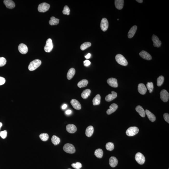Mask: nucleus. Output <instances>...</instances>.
<instances>
[{"mask_svg": "<svg viewBox=\"0 0 169 169\" xmlns=\"http://www.w3.org/2000/svg\"><path fill=\"white\" fill-rule=\"evenodd\" d=\"M41 64V61L39 60H34L30 63L28 69L30 71H33L40 66Z\"/></svg>", "mask_w": 169, "mask_h": 169, "instance_id": "1", "label": "nucleus"}, {"mask_svg": "<svg viewBox=\"0 0 169 169\" xmlns=\"http://www.w3.org/2000/svg\"><path fill=\"white\" fill-rule=\"evenodd\" d=\"M115 59L116 62L121 65L126 66L128 64L127 61L124 57L121 54H117L115 57Z\"/></svg>", "mask_w": 169, "mask_h": 169, "instance_id": "2", "label": "nucleus"}, {"mask_svg": "<svg viewBox=\"0 0 169 169\" xmlns=\"http://www.w3.org/2000/svg\"><path fill=\"white\" fill-rule=\"evenodd\" d=\"M63 149L66 153L69 154H74L75 152V149L74 146L70 143H67L65 144L63 147Z\"/></svg>", "mask_w": 169, "mask_h": 169, "instance_id": "3", "label": "nucleus"}, {"mask_svg": "<svg viewBox=\"0 0 169 169\" xmlns=\"http://www.w3.org/2000/svg\"><path fill=\"white\" fill-rule=\"evenodd\" d=\"M139 129L136 127L129 128L126 131V134L128 136H133L136 135L139 132Z\"/></svg>", "mask_w": 169, "mask_h": 169, "instance_id": "4", "label": "nucleus"}, {"mask_svg": "<svg viewBox=\"0 0 169 169\" xmlns=\"http://www.w3.org/2000/svg\"><path fill=\"white\" fill-rule=\"evenodd\" d=\"M135 160L139 164L142 165L144 163L145 158L143 154L140 153H136L135 156Z\"/></svg>", "mask_w": 169, "mask_h": 169, "instance_id": "5", "label": "nucleus"}, {"mask_svg": "<svg viewBox=\"0 0 169 169\" xmlns=\"http://www.w3.org/2000/svg\"><path fill=\"white\" fill-rule=\"evenodd\" d=\"M53 48V45L52 40L51 39H48L46 41V46H45L44 50L46 52H51Z\"/></svg>", "mask_w": 169, "mask_h": 169, "instance_id": "6", "label": "nucleus"}, {"mask_svg": "<svg viewBox=\"0 0 169 169\" xmlns=\"http://www.w3.org/2000/svg\"><path fill=\"white\" fill-rule=\"evenodd\" d=\"M50 8L49 4L46 3H43L40 4L39 5L38 9L40 12H45L47 11Z\"/></svg>", "mask_w": 169, "mask_h": 169, "instance_id": "7", "label": "nucleus"}, {"mask_svg": "<svg viewBox=\"0 0 169 169\" xmlns=\"http://www.w3.org/2000/svg\"><path fill=\"white\" fill-rule=\"evenodd\" d=\"M160 96L162 100L164 102H166L168 101L169 94L167 90L165 89L162 90L160 93Z\"/></svg>", "mask_w": 169, "mask_h": 169, "instance_id": "8", "label": "nucleus"}, {"mask_svg": "<svg viewBox=\"0 0 169 169\" xmlns=\"http://www.w3.org/2000/svg\"><path fill=\"white\" fill-rule=\"evenodd\" d=\"M100 27L102 30L104 32L108 30V22L106 18H103L102 19Z\"/></svg>", "mask_w": 169, "mask_h": 169, "instance_id": "9", "label": "nucleus"}, {"mask_svg": "<svg viewBox=\"0 0 169 169\" xmlns=\"http://www.w3.org/2000/svg\"><path fill=\"white\" fill-rule=\"evenodd\" d=\"M107 82L109 85L113 88H116L118 87L117 80L116 78H109L107 80Z\"/></svg>", "mask_w": 169, "mask_h": 169, "instance_id": "10", "label": "nucleus"}, {"mask_svg": "<svg viewBox=\"0 0 169 169\" xmlns=\"http://www.w3.org/2000/svg\"><path fill=\"white\" fill-rule=\"evenodd\" d=\"M152 40L153 42V45L154 47H159L161 45V42L157 36L153 35L152 37Z\"/></svg>", "mask_w": 169, "mask_h": 169, "instance_id": "11", "label": "nucleus"}, {"mask_svg": "<svg viewBox=\"0 0 169 169\" xmlns=\"http://www.w3.org/2000/svg\"><path fill=\"white\" fill-rule=\"evenodd\" d=\"M139 55L143 59L147 60H150L152 59V57L150 54L145 51H141L139 53Z\"/></svg>", "mask_w": 169, "mask_h": 169, "instance_id": "12", "label": "nucleus"}, {"mask_svg": "<svg viewBox=\"0 0 169 169\" xmlns=\"http://www.w3.org/2000/svg\"><path fill=\"white\" fill-rule=\"evenodd\" d=\"M18 50L22 54H26L28 51V47L25 44H20L19 46Z\"/></svg>", "mask_w": 169, "mask_h": 169, "instance_id": "13", "label": "nucleus"}, {"mask_svg": "<svg viewBox=\"0 0 169 169\" xmlns=\"http://www.w3.org/2000/svg\"><path fill=\"white\" fill-rule=\"evenodd\" d=\"M71 105L75 109L79 110L81 109V106L80 103L76 100L75 99L71 100Z\"/></svg>", "mask_w": 169, "mask_h": 169, "instance_id": "14", "label": "nucleus"}, {"mask_svg": "<svg viewBox=\"0 0 169 169\" xmlns=\"http://www.w3.org/2000/svg\"><path fill=\"white\" fill-rule=\"evenodd\" d=\"M66 130L68 133L73 134L77 131V128L74 124H69L67 126Z\"/></svg>", "mask_w": 169, "mask_h": 169, "instance_id": "15", "label": "nucleus"}, {"mask_svg": "<svg viewBox=\"0 0 169 169\" xmlns=\"http://www.w3.org/2000/svg\"><path fill=\"white\" fill-rule=\"evenodd\" d=\"M4 3L6 7L9 9H12L15 7V3L11 0H5Z\"/></svg>", "mask_w": 169, "mask_h": 169, "instance_id": "16", "label": "nucleus"}, {"mask_svg": "<svg viewBox=\"0 0 169 169\" xmlns=\"http://www.w3.org/2000/svg\"><path fill=\"white\" fill-rule=\"evenodd\" d=\"M117 96V93L116 92L113 91L112 92V94H110L107 95L105 99L107 101L110 102L113 100L114 99L116 98Z\"/></svg>", "mask_w": 169, "mask_h": 169, "instance_id": "17", "label": "nucleus"}, {"mask_svg": "<svg viewBox=\"0 0 169 169\" xmlns=\"http://www.w3.org/2000/svg\"><path fill=\"white\" fill-rule=\"evenodd\" d=\"M118 105L116 104L113 103L110 106V108L108 109L107 111V113L108 115H110L114 113L118 108Z\"/></svg>", "mask_w": 169, "mask_h": 169, "instance_id": "18", "label": "nucleus"}, {"mask_svg": "<svg viewBox=\"0 0 169 169\" xmlns=\"http://www.w3.org/2000/svg\"><path fill=\"white\" fill-rule=\"evenodd\" d=\"M138 90L140 94L144 95L147 92V88L144 84L143 83H140L138 86Z\"/></svg>", "mask_w": 169, "mask_h": 169, "instance_id": "19", "label": "nucleus"}, {"mask_svg": "<svg viewBox=\"0 0 169 169\" xmlns=\"http://www.w3.org/2000/svg\"><path fill=\"white\" fill-rule=\"evenodd\" d=\"M109 162L110 166L114 168L117 165L118 162L116 157L112 156L110 158Z\"/></svg>", "mask_w": 169, "mask_h": 169, "instance_id": "20", "label": "nucleus"}, {"mask_svg": "<svg viewBox=\"0 0 169 169\" xmlns=\"http://www.w3.org/2000/svg\"><path fill=\"white\" fill-rule=\"evenodd\" d=\"M124 1L123 0H115V5L116 9L121 10L123 8Z\"/></svg>", "mask_w": 169, "mask_h": 169, "instance_id": "21", "label": "nucleus"}, {"mask_svg": "<svg viewBox=\"0 0 169 169\" xmlns=\"http://www.w3.org/2000/svg\"><path fill=\"white\" fill-rule=\"evenodd\" d=\"M137 29V27L136 26H134L131 28L128 33V37L129 38H132L134 37Z\"/></svg>", "mask_w": 169, "mask_h": 169, "instance_id": "22", "label": "nucleus"}, {"mask_svg": "<svg viewBox=\"0 0 169 169\" xmlns=\"http://www.w3.org/2000/svg\"><path fill=\"white\" fill-rule=\"evenodd\" d=\"M136 110L140 115L142 117H144L145 116L146 113L145 111L142 107L141 106L138 105L137 106L136 108Z\"/></svg>", "mask_w": 169, "mask_h": 169, "instance_id": "23", "label": "nucleus"}, {"mask_svg": "<svg viewBox=\"0 0 169 169\" xmlns=\"http://www.w3.org/2000/svg\"><path fill=\"white\" fill-rule=\"evenodd\" d=\"M145 113L147 116L149 120L152 122H154L156 120V118L153 113L150 112L148 110H145Z\"/></svg>", "mask_w": 169, "mask_h": 169, "instance_id": "24", "label": "nucleus"}, {"mask_svg": "<svg viewBox=\"0 0 169 169\" xmlns=\"http://www.w3.org/2000/svg\"><path fill=\"white\" fill-rule=\"evenodd\" d=\"M94 128L92 126H90L87 127L86 130V135L88 137L92 136L94 132Z\"/></svg>", "mask_w": 169, "mask_h": 169, "instance_id": "25", "label": "nucleus"}, {"mask_svg": "<svg viewBox=\"0 0 169 169\" xmlns=\"http://www.w3.org/2000/svg\"><path fill=\"white\" fill-rule=\"evenodd\" d=\"M75 73V69L74 68H71L69 69L67 73V77L68 79L70 80L73 77Z\"/></svg>", "mask_w": 169, "mask_h": 169, "instance_id": "26", "label": "nucleus"}, {"mask_svg": "<svg viewBox=\"0 0 169 169\" xmlns=\"http://www.w3.org/2000/svg\"><path fill=\"white\" fill-rule=\"evenodd\" d=\"M101 97L100 95L99 94H97L93 99L92 101L93 105L96 106L100 104L101 102Z\"/></svg>", "mask_w": 169, "mask_h": 169, "instance_id": "27", "label": "nucleus"}, {"mask_svg": "<svg viewBox=\"0 0 169 169\" xmlns=\"http://www.w3.org/2000/svg\"><path fill=\"white\" fill-rule=\"evenodd\" d=\"M91 93V90L89 89H87L84 90L81 94L82 97L84 99H86L90 95Z\"/></svg>", "mask_w": 169, "mask_h": 169, "instance_id": "28", "label": "nucleus"}, {"mask_svg": "<svg viewBox=\"0 0 169 169\" xmlns=\"http://www.w3.org/2000/svg\"><path fill=\"white\" fill-rule=\"evenodd\" d=\"M88 83V81L87 80H82L80 81L78 83V87L80 88H84L87 87Z\"/></svg>", "mask_w": 169, "mask_h": 169, "instance_id": "29", "label": "nucleus"}, {"mask_svg": "<svg viewBox=\"0 0 169 169\" xmlns=\"http://www.w3.org/2000/svg\"><path fill=\"white\" fill-rule=\"evenodd\" d=\"M59 22V20L56 18L54 17H52L51 18V20L49 21V23L51 26L57 25Z\"/></svg>", "mask_w": 169, "mask_h": 169, "instance_id": "30", "label": "nucleus"}, {"mask_svg": "<svg viewBox=\"0 0 169 169\" xmlns=\"http://www.w3.org/2000/svg\"><path fill=\"white\" fill-rule=\"evenodd\" d=\"M103 152L101 149H99L95 150L94 154L96 157L98 158H100L102 157L103 155Z\"/></svg>", "mask_w": 169, "mask_h": 169, "instance_id": "31", "label": "nucleus"}, {"mask_svg": "<svg viewBox=\"0 0 169 169\" xmlns=\"http://www.w3.org/2000/svg\"><path fill=\"white\" fill-rule=\"evenodd\" d=\"M51 142L54 145H57L60 142V139L58 136L53 135L51 138Z\"/></svg>", "mask_w": 169, "mask_h": 169, "instance_id": "32", "label": "nucleus"}, {"mask_svg": "<svg viewBox=\"0 0 169 169\" xmlns=\"http://www.w3.org/2000/svg\"><path fill=\"white\" fill-rule=\"evenodd\" d=\"M40 138L43 141H46L49 139V136L48 134L47 133H43L40 134Z\"/></svg>", "mask_w": 169, "mask_h": 169, "instance_id": "33", "label": "nucleus"}, {"mask_svg": "<svg viewBox=\"0 0 169 169\" xmlns=\"http://www.w3.org/2000/svg\"><path fill=\"white\" fill-rule=\"evenodd\" d=\"M91 46V43L90 42H86L82 44L80 48L81 50L82 51H84L87 48Z\"/></svg>", "mask_w": 169, "mask_h": 169, "instance_id": "34", "label": "nucleus"}, {"mask_svg": "<svg viewBox=\"0 0 169 169\" xmlns=\"http://www.w3.org/2000/svg\"><path fill=\"white\" fill-rule=\"evenodd\" d=\"M106 149L107 150L112 151L114 149V144L113 143L109 142L107 143L106 145Z\"/></svg>", "mask_w": 169, "mask_h": 169, "instance_id": "35", "label": "nucleus"}, {"mask_svg": "<svg viewBox=\"0 0 169 169\" xmlns=\"http://www.w3.org/2000/svg\"><path fill=\"white\" fill-rule=\"evenodd\" d=\"M164 77L163 76H159L157 80V85L158 87H160L163 83L164 81Z\"/></svg>", "mask_w": 169, "mask_h": 169, "instance_id": "36", "label": "nucleus"}, {"mask_svg": "<svg viewBox=\"0 0 169 169\" xmlns=\"http://www.w3.org/2000/svg\"><path fill=\"white\" fill-rule=\"evenodd\" d=\"M147 88L148 90H149L150 93H152L153 92L154 89V84L153 82H148L147 84Z\"/></svg>", "mask_w": 169, "mask_h": 169, "instance_id": "37", "label": "nucleus"}, {"mask_svg": "<svg viewBox=\"0 0 169 169\" xmlns=\"http://www.w3.org/2000/svg\"><path fill=\"white\" fill-rule=\"evenodd\" d=\"M62 12L64 14H67V15L70 14V9L68 6H66L64 7Z\"/></svg>", "mask_w": 169, "mask_h": 169, "instance_id": "38", "label": "nucleus"}, {"mask_svg": "<svg viewBox=\"0 0 169 169\" xmlns=\"http://www.w3.org/2000/svg\"><path fill=\"white\" fill-rule=\"evenodd\" d=\"M71 166L74 168L76 169H79L82 167L81 164L79 162H76V163H72Z\"/></svg>", "mask_w": 169, "mask_h": 169, "instance_id": "39", "label": "nucleus"}, {"mask_svg": "<svg viewBox=\"0 0 169 169\" xmlns=\"http://www.w3.org/2000/svg\"><path fill=\"white\" fill-rule=\"evenodd\" d=\"M6 60L4 57H0V67H3L6 64Z\"/></svg>", "mask_w": 169, "mask_h": 169, "instance_id": "40", "label": "nucleus"}, {"mask_svg": "<svg viewBox=\"0 0 169 169\" xmlns=\"http://www.w3.org/2000/svg\"><path fill=\"white\" fill-rule=\"evenodd\" d=\"M7 132L6 130L1 131L0 132V136L3 139H5L7 136Z\"/></svg>", "mask_w": 169, "mask_h": 169, "instance_id": "41", "label": "nucleus"}, {"mask_svg": "<svg viewBox=\"0 0 169 169\" xmlns=\"http://www.w3.org/2000/svg\"><path fill=\"white\" fill-rule=\"evenodd\" d=\"M164 118L165 120L168 123H169V115L168 113H165L163 115Z\"/></svg>", "mask_w": 169, "mask_h": 169, "instance_id": "42", "label": "nucleus"}, {"mask_svg": "<svg viewBox=\"0 0 169 169\" xmlns=\"http://www.w3.org/2000/svg\"><path fill=\"white\" fill-rule=\"evenodd\" d=\"M91 62L88 60H86L84 61V66L86 67H88L91 64Z\"/></svg>", "mask_w": 169, "mask_h": 169, "instance_id": "43", "label": "nucleus"}, {"mask_svg": "<svg viewBox=\"0 0 169 169\" xmlns=\"http://www.w3.org/2000/svg\"><path fill=\"white\" fill-rule=\"evenodd\" d=\"M6 82V79L4 77H0V85L4 84Z\"/></svg>", "mask_w": 169, "mask_h": 169, "instance_id": "44", "label": "nucleus"}, {"mask_svg": "<svg viewBox=\"0 0 169 169\" xmlns=\"http://www.w3.org/2000/svg\"><path fill=\"white\" fill-rule=\"evenodd\" d=\"M71 113H72V111H71V110H67L66 112V114H67V115H70Z\"/></svg>", "mask_w": 169, "mask_h": 169, "instance_id": "45", "label": "nucleus"}, {"mask_svg": "<svg viewBox=\"0 0 169 169\" xmlns=\"http://www.w3.org/2000/svg\"><path fill=\"white\" fill-rule=\"evenodd\" d=\"M91 54L90 53H88L87 55L85 56V57L86 58V59H88L90 58V57H91Z\"/></svg>", "mask_w": 169, "mask_h": 169, "instance_id": "46", "label": "nucleus"}, {"mask_svg": "<svg viewBox=\"0 0 169 169\" xmlns=\"http://www.w3.org/2000/svg\"><path fill=\"white\" fill-rule=\"evenodd\" d=\"M67 105L66 104H64L62 106V108L63 109H66V108H67Z\"/></svg>", "mask_w": 169, "mask_h": 169, "instance_id": "47", "label": "nucleus"}, {"mask_svg": "<svg viewBox=\"0 0 169 169\" xmlns=\"http://www.w3.org/2000/svg\"><path fill=\"white\" fill-rule=\"evenodd\" d=\"M136 1L140 3H142L143 1L142 0H136Z\"/></svg>", "mask_w": 169, "mask_h": 169, "instance_id": "48", "label": "nucleus"}, {"mask_svg": "<svg viewBox=\"0 0 169 169\" xmlns=\"http://www.w3.org/2000/svg\"><path fill=\"white\" fill-rule=\"evenodd\" d=\"M2 126V124L1 122H0V128Z\"/></svg>", "mask_w": 169, "mask_h": 169, "instance_id": "49", "label": "nucleus"}, {"mask_svg": "<svg viewBox=\"0 0 169 169\" xmlns=\"http://www.w3.org/2000/svg\"><path fill=\"white\" fill-rule=\"evenodd\" d=\"M117 20H119L118 19H117Z\"/></svg>", "mask_w": 169, "mask_h": 169, "instance_id": "50", "label": "nucleus"}, {"mask_svg": "<svg viewBox=\"0 0 169 169\" xmlns=\"http://www.w3.org/2000/svg\"></svg>", "mask_w": 169, "mask_h": 169, "instance_id": "51", "label": "nucleus"}, {"mask_svg": "<svg viewBox=\"0 0 169 169\" xmlns=\"http://www.w3.org/2000/svg\"></svg>", "mask_w": 169, "mask_h": 169, "instance_id": "52", "label": "nucleus"}]
</instances>
